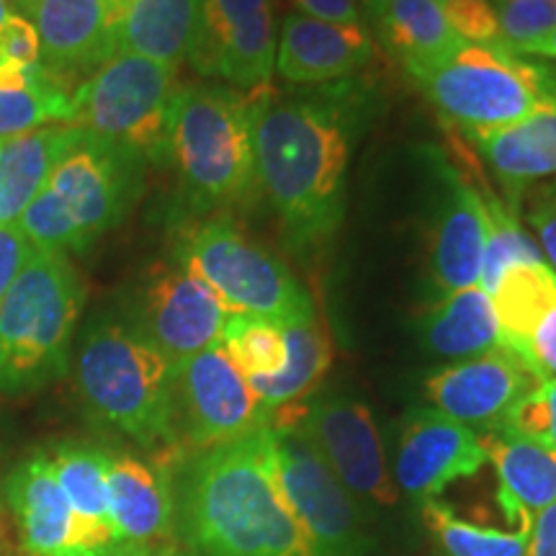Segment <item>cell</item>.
Wrapping results in <instances>:
<instances>
[{"label": "cell", "instance_id": "cell-1", "mask_svg": "<svg viewBox=\"0 0 556 556\" xmlns=\"http://www.w3.org/2000/svg\"><path fill=\"white\" fill-rule=\"evenodd\" d=\"M353 88L317 96L274 99L253 96L255 170L258 186L281 217L291 248L315 250L338 232L345 214L356 99Z\"/></svg>", "mask_w": 556, "mask_h": 556}, {"label": "cell", "instance_id": "cell-2", "mask_svg": "<svg viewBox=\"0 0 556 556\" xmlns=\"http://www.w3.org/2000/svg\"><path fill=\"white\" fill-rule=\"evenodd\" d=\"M184 513L193 546L206 556H312L276 492L263 428L201 451L186 477Z\"/></svg>", "mask_w": 556, "mask_h": 556}, {"label": "cell", "instance_id": "cell-3", "mask_svg": "<svg viewBox=\"0 0 556 556\" xmlns=\"http://www.w3.org/2000/svg\"><path fill=\"white\" fill-rule=\"evenodd\" d=\"M173 368L150 340L111 319L90 325L75 361L83 405L139 446L176 443Z\"/></svg>", "mask_w": 556, "mask_h": 556}, {"label": "cell", "instance_id": "cell-4", "mask_svg": "<svg viewBox=\"0 0 556 556\" xmlns=\"http://www.w3.org/2000/svg\"><path fill=\"white\" fill-rule=\"evenodd\" d=\"M83 296L67 255L34 250L0 302V394L24 397L67 371Z\"/></svg>", "mask_w": 556, "mask_h": 556}, {"label": "cell", "instance_id": "cell-5", "mask_svg": "<svg viewBox=\"0 0 556 556\" xmlns=\"http://www.w3.org/2000/svg\"><path fill=\"white\" fill-rule=\"evenodd\" d=\"M253 96L222 86H180L170 116V160L201 212L248 204L255 170Z\"/></svg>", "mask_w": 556, "mask_h": 556}, {"label": "cell", "instance_id": "cell-6", "mask_svg": "<svg viewBox=\"0 0 556 556\" xmlns=\"http://www.w3.org/2000/svg\"><path fill=\"white\" fill-rule=\"evenodd\" d=\"M443 119L464 135L518 124L556 96V70L503 45H467L446 60L407 70Z\"/></svg>", "mask_w": 556, "mask_h": 556}, {"label": "cell", "instance_id": "cell-7", "mask_svg": "<svg viewBox=\"0 0 556 556\" xmlns=\"http://www.w3.org/2000/svg\"><path fill=\"white\" fill-rule=\"evenodd\" d=\"M178 90V67L116 52L70 93V127L144 165L163 163L170 160V116Z\"/></svg>", "mask_w": 556, "mask_h": 556}, {"label": "cell", "instance_id": "cell-8", "mask_svg": "<svg viewBox=\"0 0 556 556\" xmlns=\"http://www.w3.org/2000/svg\"><path fill=\"white\" fill-rule=\"evenodd\" d=\"M178 266L222 299L232 315H253L276 325L317 315L307 289L274 253L248 240L229 219L193 227L178 248Z\"/></svg>", "mask_w": 556, "mask_h": 556}, {"label": "cell", "instance_id": "cell-9", "mask_svg": "<svg viewBox=\"0 0 556 556\" xmlns=\"http://www.w3.org/2000/svg\"><path fill=\"white\" fill-rule=\"evenodd\" d=\"M266 462L276 492L302 528L312 556H364V533L351 492L294 426L276 413L263 428Z\"/></svg>", "mask_w": 556, "mask_h": 556}, {"label": "cell", "instance_id": "cell-10", "mask_svg": "<svg viewBox=\"0 0 556 556\" xmlns=\"http://www.w3.org/2000/svg\"><path fill=\"white\" fill-rule=\"evenodd\" d=\"M173 405L193 448L206 451L240 441L266 428L270 417L248 379L222 345L186 361L173 379Z\"/></svg>", "mask_w": 556, "mask_h": 556}, {"label": "cell", "instance_id": "cell-11", "mask_svg": "<svg viewBox=\"0 0 556 556\" xmlns=\"http://www.w3.org/2000/svg\"><path fill=\"white\" fill-rule=\"evenodd\" d=\"M274 0H199L189 60L242 90L268 88L276 67Z\"/></svg>", "mask_w": 556, "mask_h": 556}, {"label": "cell", "instance_id": "cell-12", "mask_svg": "<svg viewBox=\"0 0 556 556\" xmlns=\"http://www.w3.org/2000/svg\"><path fill=\"white\" fill-rule=\"evenodd\" d=\"M283 413L294 420V426L351 495L381 505L397 503L400 492L389 477L377 422L364 402L328 397Z\"/></svg>", "mask_w": 556, "mask_h": 556}, {"label": "cell", "instance_id": "cell-13", "mask_svg": "<svg viewBox=\"0 0 556 556\" xmlns=\"http://www.w3.org/2000/svg\"><path fill=\"white\" fill-rule=\"evenodd\" d=\"M229 315L201 278L178 266L150 278L139 296L135 330L163 353L176 374L189 358L219 345Z\"/></svg>", "mask_w": 556, "mask_h": 556}, {"label": "cell", "instance_id": "cell-14", "mask_svg": "<svg viewBox=\"0 0 556 556\" xmlns=\"http://www.w3.org/2000/svg\"><path fill=\"white\" fill-rule=\"evenodd\" d=\"M142 168L144 163L137 157L83 131L67 155L54 165L47 186L70 208L83 232L96 242V238L127 217Z\"/></svg>", "mask_w": 556, "mask_h": 556}, {"label": "cell", "instance_id": "cell-15", "mask_svg": "<svg viewBox=\"0 0 556 556\" xmlns=\"http://www.w3.org/2000/svg\"><path fill=\"white\" fill-rule=\"evenodd\" d=\"M536 371L510 348L456 361L426 381L430 405L467 428L497 430L510 409L539 384Z\"/></svg>", "mask_w": 556, "mask_h": 556}, {"label": "cell", "instance_id": "cell-16", "mask_svg": "<svg viewBox=\"0 0 556 556\" xmlns=\"http://www.w3.org/2000/svg\"><path fill=\"white\" fill-rule=\"evenodd\" d=\"M486 464L482 435L435 407L413 409L402 420L397 484L409 500H435L448 484L475 477Z\"/></svg>", "mask_w": 556, "mask_h": 556}, {"label": "cell", "instance_id": "cell-17", "mask_svg": "<svg viewBox=\"0 0 556 556\" xmlns=\"http://www.w3.org/2000/svg\"><path fill=\"white\" fill-rule=\"evenodd\" d=\"M21 556H75V520L47 451H34L0 479Z\"/></svg>", "mask_w": 556, "mask_h": 556}, {"label": "cell", "instance_id": "cell-18", "mask_svg": "<svg viewBox=\"0 0 556 556\" xmlns=\"http://www.w3.org/2000/svg\"><path fill=\"white\" fill-rule=\"evenodd\" d=\"M50 73H93L116 52V0H37L26 13Z\"/></svg>", "mask_w": 556, "mask_h": 556}, {"label": "cell", "instance_id": "cell-19", "mask_svg": "<svg viewBox=\"0 0 556 556\" xmlns=\"http://www.w3.org/2000/svg\"><path fill=\"white\" fill-rule=\"evenodd\" d=\"M371 52V37L361 24H330L291 13L278 34L276 70L299 86L330 83L364 67Z\"/></svg>", "mask_w": 556, "mask_h": 556}, {"label": "cell", "instance_id": "cell-20", "mask_svg": "<svg viewBox=\"0 0 556 556\" xmlns=\"http://www.w3.org/2000/svg\"><path fill=\"white\" fill-rule=\"evenodd\" d=\"M448 193L430 245V283L438 296L479 287L486 245V206L475 186L446 170Z\"/></svg>", "mask_w": 556, "mask_h": 556}, {"label": "cell", "instance_id": "cell-21", "mask_svg": "<svg viewBox=\"0 0 556 556\" xmlns=\"http://www.w3.org/2000/svg\"><path fill=\"white\" fill-rule=\"evenodd\" d=\"M47 456L73 510L75 556H111L119 548L109 520L111 456L78 441L58 443Z\"/></svg>", "mask_w": 556, "mask_h": 556}, {"label": "cell", "instance_id": "cell-22", "mask_svg": "<svg viewBox=\"0 0 556 556\" xmlns=\"http://www.w3.org/2000/svg\"><path fill=\"white\" fill-rule=\"evenodd\" d=\"M109 520L119 546L170 544L173 492L165 471L137 456H111Z\"/></svg>", "mask_w": 556, "mask_h": 556}, {"label": "cell", "instance_id": "cell-23", "mask_svg": "<svg viewBox=\"0 0 556 556\" xmlns=\"http://www.w3.org/2000/svg\"><path fill=\"white\" fill-rule=\"evenodd\" d=\"M467 137L500 178L513 212L518 214L528 186L556 176V96L518 124Z\"/></svg>", "mask_w": 556, "mask_h": 556}, {"label": "cell", "instance_id": "cell-24", "mask_svg": "<svg viewBox=\"0 0 556 556\" xmlns=\"http://www.w3.org/2000/svg\"><path fill=\"white\" fill-rule=\"evenodd\" d=\"M486 462L495 467L497 500L513 523H533L536 513L556 503V454L531 438L492 430L482 438Z\"/></svg>", "mask_w": 556, "mask_h": 556}, {"label": "cell", "instance_id": "cell-25", "mask_svg": "<svg viewBox=\"0 0 556 556\" xmlns=\"http://www.w3.org/2000/svg\"><path fill=\"white\" fill-rule=\"evenodd\" d=\"M83 137L70 124L0 139V227L16 225L26 206L50 184L54 165Z\"/></svg>", "mask_w": 556, "mask_h": 556}, {"label": "cell", "instance_id": "cell-26", "mask_svg": "<svg viewBox=\"0 0 556 556\" xmlns=\"http://www.w3.org/2000/svg\"><path fill=\"white\" fill-rule=\"evenodd\" d=\"M199 0H116V50L178 67L189 60Z\"/></svg>", "mask_w": 556, "mask_h": 556}, {"label": "cell", "instance_id": "cell-27", "mask_svg": "<svg viewBox=\"0 0 556 556\" xmlns=\"http://www.w3.org/2000/svg\"><path fill=\"white\" fill-rule=\"evenodd\" d=\"M420 340L441 358L464 361L503 345L492 299L479 287L441 296L420 319Z\"/></svg>", "mask_w": 556, "mask_h": 556}, {"label": "cell", "instance_id": "cell-28", "mask_svg": "<svg viewBox=\"0 0 556 556\" xmlns=\"http://www.w3.org/2000/svg\"><path fill=\"white\" fill-rule=\"evenodd\" d=\"M287 340V364L274 377L248 379L250 389L258 397L268 417L283 409L296 407L307 394H312L332 361L330 340L325 336L317 315L281 325Z\"/></svg>", "mask_w": 556, "mask_h": 556}, {"label": "cell", "instance_id": "cell-29", "mask_svg": "<svg viewBox=\"0 0 556 556\" xmlns=\"http://www.w3.org/2000/svg\"><path fill=\"white\" fill-rule=\"evenodd\" d=\"M377 24L381 41L405 70L433 65L467 45L448 24L438 0H392Z\"/></svg>", "mask_w": 556, "mask_h": 556}, {"label": "cell", "instance_id": "cell-30", "mask_svg": "<svg viewBox=\"0 0 556 556\" xmlns=\"http://www.w3.org/2000/svg\"><path fill=\"white\" fill-rule=\"evenodd\" d=\"M490 299L500 340L523 358L533 332L556 309V270L548 263H520L507 268Z\"/></svg>", "mask_w": 556, "mask_h": 556}, {"label": "cell", "instance_id": "cell-31", "mask_svg": "<svg viewBox=\"0 0 556 556\" xmlns=\"http://www.w3.org/2000/svg\"><path fill=\"white\" fill-rule=\"evenodd\" d=\"M420 513L443 556H526L528 552L531 523H520L516 531L477 526L456 518L438 497L420 503Z\"/></svg>", "mask_w": 556, "mask_h": 556}, {"label": "cell", "instance_id": "cell-32", "mask_svg": "<svg viewBox=\"0 0 556 556\" xmlns=\"http://www.w3.org/2000/svg\"><path fill=\"white\" fill-rule=\"evenodd\" d=\"M219 345L245 379L274 377L287 364L281 325L263 317L229 315Z\"/></svg>", "mask_w": 556, "mask_h": 556}, {"label": "cell", "instance_id": "cell-33", "mask_svg": "<svg viewBox=\"0 0 556 556\" xmlns=\"http://www.w3.org/2000/svg\"><path fill=\"white\" fill-rule=\"evenodd\" d=\"M486 206V245L482 258V274H479V289L492 294L500 278L507 268L520 263H546L544 253L531 240V235L520 227L518 214L507 208L495 197L484 199Z\"/></svg>", "mask_w": 556, "mask_h": 556}, {"label": "cell", "instance_id": "cell-34", "mask_svg": "<svg viewBox=\"0 0 556 556\" xmlns=\"http://www.w3.org/2000/svg\"><path fill=\"white\" fill-rule=\"evenodd\" d=\"M73 103L60 78L26 90H0V139L26 131L70 124Z\"/></svg>", "mask_w": 556, "mask_h": 556}, {"label": "cell", "instance_id": "cell-35", "mask_svg": "<svg viewBox=\"0 0 556 556\" xmlns=\"http://www.w3.org/2000/svg\"><path fill=\"white\" fill-rule=\"evenodd\" d=\"M16 225L37 250L70 255L86 253L93 245V240L83 232V227L50 186L26 206Z\"/></svg>", "mask_w": 556, "mask_h": 556}, {"label": "cell", "instance_id": "cell-36", "mask_svg": "<svg viewBox=\"0 0 556 556\" xmlns=\"http://www.w3.org/2000/svg\"><path fill=\"white\" fill-rule=\"evenodd\" d=\"M495 16L500 45L518 52L556 31V0H503Z\"/></svg>", "mask_w": 556, "mask_h": 556}, {"label": "cell", "instance_id": "cell-37", "mask_svg": "<svg viewBox=\"0 0 556 556\" xmlns=\"http://www.w3.org/2000/svg\"><path fill=\"white\" fill-rule=\"evenodd\" d=\"M497 430L531 438L556 454V379H541Z\"/></svg>", "mask_w": 556, "mask_h": 556}, {"label": "cell", "instance_id": "cell-38", "mask_svg": "<svg viewBox=\"0 0 556 556\" xmlns=\"http://www.w3.org/2000/svg\"><path fill=\"white\" fill-rule=\"evenodd\" d=\"M441 5L458 37L471 45H500L495 5L490 0H446Z\"/></svg>", "mask_w": 556, "mask_h": 556}, {"label": "cell", "instance_id": "cell-39", "mask_svg": "<svg viewBox=\"0 0 556 556\" xmlns=\"http://www.w3.org/2000/svg\"><path fill=\"white\" fill-rule=\"evenodd\" d=\"M526 219L541 240L539 248L548 261V266L556 270V180L541 186L539 191L528 197Z\"/></svg>", "mask_w": 556, "mask_h": 556}, {"label": "cell", "instance_id": "cell-40", "mask_svg": "<svg viewBox=\"0 0 556 556\" xmlns=\"http://www.w3.org/2000/svg\"><path fill=\"white\" fill-rule=\"evenodd\" d=\"M34 248L18 225L0 227V302H3L9 289L13 287L21 270L31 261Z\"/></svg>", "mask_w": 556, "mask_h": 556}, {"label": "cell", "instance_id": "cell-41", "mask_svg": "<svg viewBox=\"0 0 556 556\" xmlns=\"http://www.w3.org/2000/svg\"><path fill=\"white\" fill-rule=\"evenodd\" d=\"M523 358L539 379H556V309L533 332Z\"/></svg>", "mask_w": 556, "mask_h": 556}, {"label": "cell", "instance_id": "cell-42", "mask_svg": "<svg viewBox=\"0 0 556 556\" xmlns=\"http://www.w3.org/2000/svg\"><path fill=\"white\" fill-rule=\"evenodd\" d=\"M304 16L330 24H361V0H294Z\"/></svg>", "mask_w": 556, "mask_h": 556}, {"label": "cell", "instance_id": "cell-43", "mask_svg": "<svg viewBox=\"0 0 556 556\" xmlns=\"http://www.w3.org/2000/svg\"><path fill=\"white\" fill-rule=\"evenodd\" d=\"M526 556H556V503L536 513Z\"/></svg>", "mask_w": 556, "mask_h": 556}, {"label": "cell", "instance_id": "cell-44", "mask_svg": "<svg viewBox=\"0 0 556 556\" xmlns=\"http://www.w3.org/2000/svg\"><path fill=\"white\" fill-rule=\"evenodd\" d=\"M16 531H13V520L9 507L3 503V495H0V556H13L16 554Z\"/></svg>", "mask_w": 556, "mask_h": 556}, {"label": "cell", "instance_id": "cell-45", "mask_svg": "<svg viewBox=\"0 0 556 556\" xmlns=\"http://www.w3.org/2000/svg\"><path fill=\"white\" fill-rule=\"evenodd\" d=\"M180 548L173 544L157 546H119L111 556H178Z\"/></svg>", "mask_w": 556, "mask_h": 556}, {"label": "cell", "instance_id": "cell-46", "mask_svg": "<svg viewBox=\"0 0 556 556\" xmlns=\"http://www.w3.org/2000/svg\"><path fill=\"white\" fill-rule=\"evenodd\" d=\"M516 54H523V58H548L556 60V31L552 37L536 41V45H528L523 50H518Z\"/></svg>", "mask_w": 556, "mask_h": 556}, {"label": "cell", "instance_id": "cell-47", "mask_svg": "<svg viewBox=\"0 0 556 556\" xmlns=\"http://www.w3.org/2000/svg\"><path fill=\"white\" fill-rule=\"evenodd\" d=\"M361 3H364V9L379 21V16L384 13V9L389 3H392V0H361Z\"/></svg>", "mask_w": 556, "mask_h": 556}, {"label": "cell", "instance_id": "cell-48", "mask_svg": "<svg viewBox=\"0 0 556 556\" xmlns=\"http://www.w3.org/2000/svg\"><path fill=\"white\" fill-rule=\"evenodd\" d=\"M5 3L11 5L13 13H29L31 5L37 3V0H5Z\"/></svg>", "mask_w": 556, "mask_h": 556}, {"label": "cell", "instance_id": "cell-49", "mask_svg": "<svg viewBox=\"0 0 556 556\" xmlns=\"http://www.w3.org/2000/svg\"><path fill=\"white\" fill-rule=\"evenodd\" d=\"M11 16H13L11 5L5 3V0H0V29H3V26H5V21H9Z\"/></svg>", "mask_w": 556, "mask_h": 556}, {"label": "cell", "instance_id": "cell-50", "mask_svg": "<svg viewBox=\"0 0 556 556\" xmlns=\"http://www.w3.org/2000/svg\"><path fill=\"white\" fill-rule=\"evenodd\" d=\"M490 3H492V5H497V3H503V0H490Z\"/></svg>", "mask_w": 556, "mask_h": 556}, {"label": "cell", "instance_id": "cell-51", "mask_svg": "<svg viewBox=\"0 0 556 556\" xmlns=\"http://www.w3.org/2000/svg\"><path fill=\"white\" fill-rule=\"evenodd\" d=\"M178 556H193V554H186V552H180V554H178Z\"/></svg>", "mask_w": 556, "mask_h": 556}, {"label": "cell", "instance_id": "cell-52", "mask_svg": "<svg viewBox=\"0 0 556 556\" xmlns=\"http://www.w3.org/2000/svg\"><path fill=\"white\" fill-rule=\"evenodd\" d=\"M438 3H446V0H438Z\"/></svg>", "mask_w": 556, "mask_h": 556}]
</instances>
